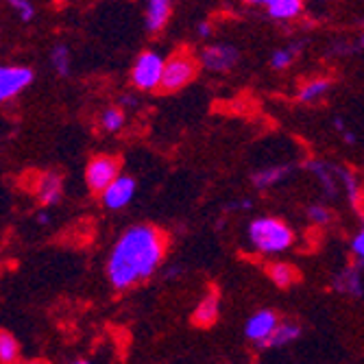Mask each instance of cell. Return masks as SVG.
Returning <instances> with one entry per match:
<instances>
[{"instance_id": "cell-18", "label": "cell", "mask_w": 364, "mask_h": 364, "mask_svg": "<svg viewBox=\"0 0 364 364\" xmlns=\"http://www.w3.org/2000/svg\"><path fill=\"white\" fill-rule=\"evenodd\" d=\"M329 90H332V79H327V77H314V79L306 81L299 87V92H296V98H299V103L312 105V103L321 101L323 96H327Z\"/></svg>"}, {"instance_id": "cell-23", "label": "cell", "mask_w": 364, "mask_h": 364, "mask_svg": "<svg viewBox=\"0 0 364 364\" xmlns=\"http://www.w3.org/2000/svg\"><path fill=\"white\" fill-rule=\"evenodd\" d=\"M299 50H301V44L275 50V53L271 55V68H273V70H286V68H290L292 61L296 59V55H299Z\"/></svg>"}, {"instance_id": "cell-12", "label": "cell", "mask_w": 364, "mask_h": 364, "mask_svg": "<svg viewBox=\"0 0 364 364\" xmlns=\"http://www.w3.org/2000/svg\"><path fill=\"white\" fill-rule=\"evenodd\" d=\"M308 171L318 179L323 192L329 196V198H336L338 196V188H341V179H338V166L329 161H323V159H310L308 164Z\"/></svg>"}, {"instance_id": "cell-5", "label": "cell", "mask_w": 364, "mask_h": 364, "mask_svg": "<svg viewBox=\"0 0 364 364\" xmlns=\"http://www.w3.org/2000/svg\"><path fill=\"white\" fill-rule=\"evenodd\" d=\"M120 175V159L114 155H94L85 168V181L92 192L101 194Z\"/></svg>"}, {"instance_id": "cell-25", "label": "cell", "mask_w": 364, "mask_h": 364, "mask_svg": "<svg viewBox=\"0 0 364 364\" xmlns=\"http://www.w3.org/2000/svg\"><path fill=\"white\" fill-rule=\"evenodd\" d=\"M308 218H310L312 225L325 227V225L332 223V212H329V208H325V205H310L308 208Z\"/></svg>"}, {"instance_id": "cell-7", "label": "cell", "mask_w": 364, "mask_h": 364, "mask_svg": "<svg viewBox=\"0 0 364 364\" xmlns=\"http://www.w3.org/2000/svg\"><path fill=\"white\" fill-rule=\"evenodd\" d=\"M198 61H201V65L210 73H231L240 61V53L231 44H212L203 48Z\"/></svg>"}, {"instance_id": "cell-16", "label": "cell", "mask_w": 364, "mask_h": 364, "mask_svg": "<svg viewBox=\"0 0 364 364\" xmlns=\"http://www.w3.org/2000/svg\"><path fill=\"white\" fill-rule=\"evenodd\" d=\"M36 192L40 196V203L42 205H55L61 201V177L57 173H44L40 175L38 183H36Z\"/></svg>"}, {"instance_id": "cell-30", "label": "cell", "mask_w": 364, "mask_h": 364, "mask_svg": "<svg viewBox=\"0 0 364 364\" xmlns=\"http://www.w3.org/2000/svg\"><path fill=\"white\" fill-rule=\"evenodd\" d=\"M38 220H40V223H42V225H46V223H48V216H46V214H44V212H42V214H40V216H38Z\"/></svg>"}, {"instance_id": "cell-2", "label": "cell", "mask_w": 364, "mask_h": 364, "mask_svg": "<svg viewBox=\"0 0 364 364\" xmlns=\"http://www.w3.org/2000/svg\"><path fill=\"white\" fill-rule=\"evenodd\" d=\"M249 245L259 255H279L286 253L294 242V231L282 218L259 216L251 220L247 231Z\"/></svg>"}, {"instance_id": "cell-19", "label": "cell", "mask_w": 364, "mask_h": 364, "mask_svg": "<svg viewBox=\"0 0 364 364\" xmlns=\"http://www.w3.org/2000/svg\"><path fill=\"white\" fill-rule=\"evenodd\" d=\"M338 179H341V186H343L345 192H347L349 203H351L353 208H360L362 201H364V186H362L360 177H358L353 171L338 166Z\"/></svg>"}, {"instance_id": "cell-14", "label": "cell", "mask_w": 364, "mask_h": 364, "mask_svg": "<svg viewBox=\"0 0 364 364\" xmlns=\"http://www.w3.org/2000/svg\"><path fill=\"white\" fill-rule=\"evenodd\" d=\"M292 173V166L290 164H277V166H267L257 173L251 175V183L257 188V190H269V188H275L279 183H284Z\"/></svg>"}, {"instance_id": "cell-3", "label": "cell", "mask_w": 364, "mask_h": 364, "mask_svg": "<svg viewBox=\"0 0 364 364\" xmlns=\"http://www.w3.org/2000/svg\"><path fill=\"white\" fill-rule=\"evenodd\" d=\"M198 65H201V61H198L190 50L173 53L166 61H164V75H161L159 90L166 94L183 90L188 83H192L196 79Z\"/></svg>"}, {"instance_id": "cell-28", "label": "cell", "mask_w": 364, "mask_h": 364, "mask_svg": "<svg viewBox=\"0 0 364 364\" xmlns=\"http://www.w3.org/2000/svg\"><path fill=\"white\" fill-rule=\"evenodd\" d=\"M334 127H336V131L343 136V140H345L347 144H351V146H355V144H358V136L353 134V131H349V129H347V124H345V120H343V118H336V120H334Z\"/></svg>"}, {"instance_id": "cell-27", "label": "cell", "mask_w": 364, "mask_h": 364, "mask_svg": "<svg viewBox=\"0 0 364 364\" xmlns=\"http://www.w3.org/2000/svg\"><path fill=\"white\" fill-rule=\"evenodd\" d=\"M9 5L18 11L22 22H31L33 16H36V9H33V5L28 3V0H9Z\"/></svg>"}, {"instance_id": "cell-15", "label": "cell", "mask_w": 364, "mask_h": 364, "mask_svg": "<svg viewBox=\"0 0 364 364\" xmlns=\"http://www.w3.org/2000/svg\"><path fill=\"white\" fill-rule=\"evenodd\" d=\"M173 11V0H146V31L159 33Z\"/></svg>"}, {"instance_id": "cell-13", "label": "cell", "mask_w": 364, "mask_h": 364, "mask_svg": "<svg viewBox=\"0 0 364 364\" xmlns=\"http://www.w3.org/2000/svg\"><path fill=\"white\" fill-rule=\"evenodd\" d=\"M218 314H220V296L218 292L210 290L201 296V301L196 304L192 312V323L196 327H212L218 321Z\"/></svg>"}, {"instance_id": "cell-9", "label": "cell", "mask_w": 364, "mask_h": 364, "mask_svg": "<svg viewBox=\"0 0 364 364\" xmlns=\"http://www.w3.org/2000/svg\"><path fill=\"white\" fill-rule=\"evenodd\" d=\"M103 203L109 210H122L131 203V198L136 194V181L129 175H118L103 192Z\"/></svg>"}, {"instance_id": "cell-22", "label": "cell", "mask_w": 364, "mask_h": 364, "mask_svg": "<svg viewBox=\"0 0 364 364\" xmlns=\"http://www.w3.org/2000/svg\"><path fill=\"white\" fill-rule=\"evenodd\" d=\"M98 124H101V129L105 131V134H118V131L124 127V112L122 107H109L101 114V118H98Z\"/></svg>"}, {"instance_id": "cell-21", "label": "cell", "mask_w": 364, "mask_h": 364, "mask_svg": "<svg viewBox=\"0 0 364 364\" xmlns=\"http://www.w3.org/2000/svg\"><path fill=\"white\" fill-rule=\"evenodd\" d=\"M20 360V345L16 341V336H11L5 329H0V362L3 364H11Z\"/></svg>"}, {"instance_id": "cell-4", "label": "cell", "mask_w": 364, "mask_h": 364, "mask_svg": "<svg viewBox=\"0 0 364 364\" xmlns=\"http://www.w3.org/2000/svg\"><path fill=\"white\" fill-rule=\"evenodd\" d=\"M164 59L157 50H144L131 68V83L142 92L159 90L164 75Z\"/></svg>"}, {"instance_id": "cell-6", "label": "cell", "mask_w": 364, "mask_h": 364, "mask_svg": "<svg viewBox=\"0 0 364 364\" xmlns=\"http://www.w3.org/2000/svg\"><path fill=\"white\" fill-rule=\"evenodd\" d=\"M33 70L26 65H0V103L16 98L33 81Z\"/></svg>"}, {"instance_id": "cell-26", "label": "cell", "mask_w": 364, "mask_h": 364, "mask_svg": "<svg viewBox=\"0 0 364 364\" xmlns=\"http://www.w3.org/2000/svg\"><path fill=\"white\" fill-rule=\"evenodd\" d=\"M349 249H351V255L355 257V262L362 267V264H364V227H360V229H358V234L351 238Z\"/></svg>"}, {"instance_id": "cell-17", "label": "cell", "mask_w": 364, "mask_h": 364, "mask_svg": "<svg viewBox=\"0 0 364 364\" xmlns=\"http://www.w3.org/2000/svg\"><path fill=\"white\" fill-rule=\"evenodd\" d=\"M301 336V327L296 323H288V321H279V325L275 327V332L269 336V341L264 343L259 349H284L288 345H292L296 338Z\"/></svg>"}, {"instance_id": "cell-1", "label": "cell", "mask_w": 364, "mask_h": 364, "mask_svg": "<svg viewBox=\"0 0 364 364\" xmlns=\"http://www.w3.org/2000/svg\"><path fill=\"white\" fill-rule=\"evenodd\" d=\"M168 249V236L153 225H134L118 238L107 259V277L116 290L146 282L159 267Z\"/></svg>"}, {"instance_id": "cell-29", "label": "cell", "mask_w": 364, "mask_h": 364, "mask_svg": "<svg viewBox=\"0 0 364 364\" xmlns=\"http://www.w3.org/2000/svg\"><path fill=\"white\" fill-rule=\"evenodd\" d=\"M196 36L201 38V40H208L212 36V24L210 22H201L196 26Z\"/></svg>"}, {"instance_id": "cell-10", "label": "cell", "mask_w": 364, "mask_h": 364, "mask_svg": "<svg viewBox=\"0 0 364 364\" xmlns=\"http://www.w3.org/2000/svg\"><path fill=\"white\" fill-rule=\"evenodd\" d=\"M249 5L264 7L277 22H290L304 14V0H247Z\"/></svg>"}, {"instance_id": "cell-8", "label": "cell", "mask_w": 364, "mask_h": 364, "mask_svg": "<svg viewBox=\"0 0 364 364\" xmlns=\"http://www.w3.org/2000/svg\"><path fill=\"white\" fill-rule=\"evenodd\" d=\"M277 325H279V316L273 310H257L249 316V321L245 325V336L259 349L275 332Z\"/></svg>"}, {"instance_id": "cell-24", "label": "cell", "mask_w": 364, "mask_h": 364, "mask_svg": "<svg viewBox=\"0 0 364 364\" xmlns=\"http://www.w3.org/2000/svg\"><path fill=\"white\" fill-rule=\"evenodd\" d=\"M50 61L55 65V70L59 73V77L70 75V50H68V46L57 44L50 53Z\"/></svg>"}, {"instance_id": "cell-11", "label": "cell", "mask_w": 364, "mask_h": 364, "mask_svg": "<svg viewBox=\"0 0 364 364\" xmlns=\"http://www.w3.org/2000/svg\"><path fill=\"white\" fill-rule=\"evenodd\" d=\"M332 288L345 296H353V299H360L364 296V277L360 271V264H351V267H345L343 271H338L332 279Z\"/></svg>"}, {"instance_id": "cell-20", "label": "cell", "mask_w": 364, "mask_h": 364, "mask_svg": "<svg viewBox=\"0 0 364 364\" xmlns=\"http://www.w3.org/2000/svg\"><path fill=\"white\" fill-rule=\"evenodd\" d=\"M269 277L277 288H290L299 282V271L288 262H273L269 264Z\"/></svg>"}]
</instances>
